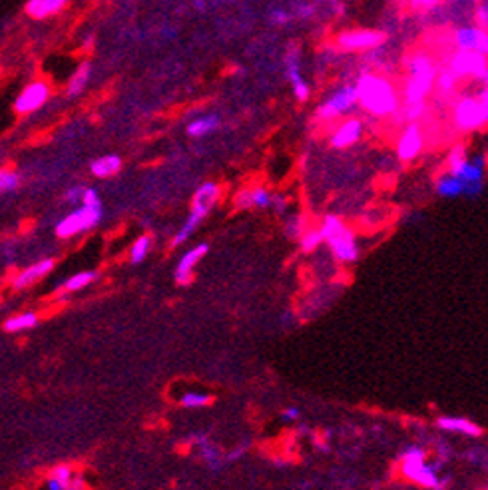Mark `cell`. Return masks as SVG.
Here are the masks:
<instances>
[{
  "instance_id": "6da1fadb",
  "label": "cell",
  "mask_w": 488,
  "mask_h": 490,
  "mask_svg": "<svg viewBox=\"0 0 488 490\" xmlns=\"http://www.w3.org/2000/svg\"><path fill=\"white\" fill-rule=\"evenodd\" d=\"M355 90L359 108L373 118H391L401 108L399 90L387 76L363 72L355 82Z\"/></svg>"
},
{
  "instance_id": "7a4b0ae2",
  "label": "cell",
  "mask_w": 488,
  "mask_h": 490,
  "mask_svg": "<svg viewBox=\"0 0 488 490\" xmlns=\"http://www.w3.org/2000/svg\"><path fill=\"white\" fill-rule=\"evenodd\" d=\"M407 82L403 88V104H423L433 92L438 76L436 60L425 50H416L407 60Z\"/></svg>"
},
{
  "instance_id": "3957f363",
  "label": "cell",
  "mask_w": 488,
  "mask_h": 490,
  "mask_svg": "<svg viewBox=\"0 0 488 490\" xmlns=\"http://www.w3.org/2000/svg\"><path fill=\"white\" fill-rule=\"evenodd\" d=\"M323 241L329 245L333 257L341 263H353L359 257V244L357 235L339 215H325L319 225Z\"/></svg>"
},
{
  "instance_id": "277c9868",
  "label": "cell",
  "mask_w": 488,
  "mask_h": 490,
  "mask_svg": "<svg viewBox=\"0 0 488 490\" xmlns=\"http://www.w3.org/2000/svg\"><path fill=\"white\" fill-rule=\"evenodd\" d=\"M399 470L404 479L429 490H445L446 480L438 474V469L429 462L426 452L421 447L404 448L399 458Z\"/></svg>"
},
{
  "instance_id": "5b68a950",
  "label": "cell",
  "mask_w": 488,
  "mask_h": 490,
  "mask_svg": "<svg viewBox=\"0 0 488 490\" xmlns=\"http://www.w3.org/2000/svg\"><path fill=\"white\" fill-rule=\"evenodd\" d=\"M355 108H359L355 84H343L339 88H335L329 96L319 104L315 118H317L319 122H333L337 118L351 114Z\"/></svg>"
},
{
  "instance_id": "8992f818",
  "label": "cell",
  "mask_w": 488,
  "mask_h": 490,
  "mask_svg": "<svg viewBox=\"0 0 488 490\" xmlns=\"http://www.w3.org/2000/svg\"><path fill=\"white\" fill-rule=\"evenodd\" d=\"M453 124L463 134L480 132L488 126V112L477 96H463L453 108Z\"/></svg>"
},
{
  "instance_id": "52a82bcc",
  "label": "cell",
  "mask_w": 488,
  "mask_h": 490,
  "mask_svg": "<svg viewBox=\"0 0 488 490\" xmlns=\"http://www.w3.org/2000/svg\"><path fill=\"white\" fill-rule=\"evenodd\" d=\"M385 42H387V34L375 28H349V30H341L335 36V46L341 52L349 54L371 52L381 48Z\"/></svg>"
},
{
  "instance_id": "ba28073f",
  "label": "cell",
  "mask_w": 488,
  "mask_h": 490,
  "mask_svg": "<svg viewBox=\"0 0 488 490\" xmlns=\"http://www.w3.org/2000/svg\"><path fill=\"white\" fill-rule=\"evenodd\" d=\"M448 68L460 80L472 78L482 86H488V58L484 54L472 52V50H457L450 56Z\"/></svg>"
},
{
  "instance_id": "9c48e42d",
  "label": "cell",
  "mask_w": 488,
  "mask_h": 490,
  "mask_svg": "<svg viewBox=\"0 0 488 490\" xmlns=\"http://www.w3.org/2000/svg\"><path fill=\"white\" fill-rule=\"evenodd\" d=\"M102 222V207H88V205H80L74 212L68 213L56 224V235L68 239L74 235L82 234V232H90L96 225Z\"/></svg>"
},
{
  "instance_id": "30bf717a",
  "label": "cell",
  "mask_w": 488,
  "mask_h": 490,
  "mask_svg": "<svg viewBox=\"0 0 488 490\" xmlns=\"http://www.w3.org/2000/svg\"><path fill=\"white\" fill-rule=\"evenodd\" d=\"M423 149H425V134L421 124L409 122L397 138V146H395L397 158L404 164H411L423 154Z\"/></svg>"
},
{
  "instance_id": "8fae6325",
  "label": "cell",
  "mask_w": 488,
  "mask_h": 490,
  "mask_svg": "<svg viewBox=\"0 0 488 490\" xmlns=\"http://www.w3.org/2000/svg\"><path fill=\"white\" fill-rule=\"evenodd\" d=\"M48 98H50V84L44 80H34L28 86H24V90L14 102V110L16 114L26 116V114L40 110L48 102Z\"/></svg>"
},
{
  "instance_id": "7c38bea8",
  "label": "cell",
  "mask_w": 488,
  "mask_h": 490,
  "mask_svg": "<svg viewBox=\"0 0 488 490\" xmlns=\"http://www.w3.org/2000/svg\"><path fill=\"white\" fill-rule=\"evenodd\" d=\"M487 166H488V156L487 154H478L475 158H468L467 164L457 171H450L458 176L465 188H467V195H477L480 190H482V183H484V173H487Z\"/></svg>"
},
{
  "instance_id": "4fadbf2b",
  "label": "cell",
  "mask_w": 488,
  "mask_h": 490,
  "mask_svg": "<svg viewBox=\"0 0 488 490\" xmlns=\"http://www.w3.org/2000/svg\"><path fill=\"white\" fill-rule=\"evenodd\" d=\"M365 134V122L361 118H345L343 122H339L335 130L331 132L329 144L331 148L335 149H347L351 146H355Z\"/></svg>"
},
{
  "instance_id": "5bb4252c",
  "label": "cell",
  "mask_w": 488,
  "mask_h": 490,
  "mask_svg": "<svg viewBox=\"0 0 488 490\" xmlns=\"http://www.w3.org/2000/svg\"><path fill=\"white\" fill-rule=\"evenodd\" d=\"M453 40L458 50H472V52L484 54L488 58V28H482L478 24L460 26L453 33Z\"/></svg>"
},
{
  "instance_id": "9a60e30c",
  "label": "cell",
  "mask_w": 488,
  "mask_h": 490,
  "mask_svg": "<svg viewBox=\"0 0 488 490\" xmlns=\"http://www.w3.org/2000/svg\"><path fill=\"white\" fill-rule=\"evenodd\" d=\"M285 76L291 84L293 96L297 102H307L311 98V88H309L307 80L301 74V62H299L297 50H291L285 58Z\"/></svg>"
},
{
  "instance_id": "2e32d148",
  "label": "cell",
  "mask_w": 488,
  "mask_h": 490,
  "mask_svg": "<svg viewBox=\"0 0 488 490\" xmlns=\"http://www.w3.org/2000/svg\"><path fill=\"white\" fill-rule=\"evenodd\" d=\"M208 249H210V245L208 244H198L195 247L188 249V251L180 257L178 267H176V273H174V275H176V281H178L180 285H188L191 279H193V269H195V266L205 257Z\"/></svg>"
},
{
  "instance_id": "e0dca14e",
  "label": "cell",
  "mask_w": 488,
  "mask_h": 490,
  "mask_svg": "<svg viewBox=\"0 0 488 490\" xmlns=\"http://www.w3.org/2000/svg\"><path fill=\"white\" fill-rule=\"evenodd\" d=\"M52 269H54V259H42V261H38V263H34V266L22 269L21 273L12 279V287L16 289V291L30 287V285H34V283H38L40 279L46 278Z\"/></svg>"
},
{
  "instance_id": "ac0fdd59",
  "label": "cell",
  "mask_w": 488,
  "mask_h": 490,
  "mask_svg": "<svg viewBox=\"0 0 488 490\" xmlns=\"http://www.w3.org/2000/svg\"><path fill=\"white\" fill-rule=\"evenodd\" d=\"M220 193H222V190H220V186L215 181H205L193 193V198H191V210L203 213L208 217V213L212 212L217 200H220Z\"/></svg>"
},
{
  "instance_id": "d6986e66",
  "label": "cell",
  "mask_w": 488,
  "mask_h": 490,
  "mask_svg": "<svg viewBox=\"0 0 488 490\" xmlns=\"http://www.w3.org/2000/svg\"><path fill=\"white\" fill-rule=\"evenodd\" d=\"M436 426L446 431V433L465 435V437H480L482 435V428L477 423L465 418V416H438L436 418Z\"/></svg>"
},
{
  "instance_id": "ffe728a7",
  "label": "cell",
  "mask_w": 488,
  "mask_h": 490,
  "mask_svg": "<svg viewBox=\"0 0 488 490\" xmlns=\"http://www.w3.org/2000/svg\"><path fill=\"white\" fill-rule=\"evenodd\" d=\"M70 0H28L26 2V14L36 21H44L48 16H54L66 8Z\"/></svg>"
},
{
  "instance_id": "44dd1931",
  "label": "cell",
  "mask_w": 488,
  "mask_h": 490,
  "mask_svg": "<svg viewBox=\"0 0 488 490\" xmlns=\"http://www.w3.org/2000/svg\"><path fill=\"white\" fill-rule=\"evenodd\" d=\"M436 193L441 198H445V200H455V198H460V195H467V188H465V183L458 176L450 173V171H445L436 180Z\"/></svg>"
},
{
  "instance_id": "7402d4cb",
  "label": "cell",
  "mask_w": 488,
  "mask_h": 490,
  "mask_svg": "<svg viewBox=\"0 0 488 490\" xmlns=\"http://www.w3.org/2000/svg\"><path fill=\"white\" fill-rule=\"evenodd\" d=\"M122 170V158L116 156V154H108V156H102L90 164V171L94 173L96 178L100 180H106V178H112L116 176L118 171Z\"/></svg>"
},
{
  "instance_id": "603a6c76",
  "label": "cell",
  "mask_w": 488,
  "mask_h": 490,
  "mask_svg": "<svg viewBox=\"0 0 488 490\" xmlns=\"http://www.w3.org/2000/svg\"><path fill=\"white\" fill-rule=\"evenodd\" d=\"M220 124H222V120L217 114H205V116L191 120L188 124V134L191 138H203V136H210L212 132L220 128Z\"/></svg>"
},
{
  "instance_id": "cb8c5ba5",
  "label": "cell",
  "mask_w": 488,
  "mask_h": 490,
  "mask_svg": "<svg viewBox=\"0 0 488 490\" xmlns=\"http://www.w3.org/2000/svg\"><path fill=\"white\" fill-rule=\"evenodd\" d=\"M92 78V66L90 62H82V64L76 68V72L70 78V82L66 86V94L70 98H78L86 88H88V82Z\"/></svg>"
},
{
  "instance_id": "d4e9b609",
  "label": "cell",
  "mask_w": 488,
  "mask_h": 490,
  "mask_svg": "<svg viewBox=\"0 0 488 490\" xmlns=\"http://www.w3.org/2000/svg\"><path fill=\"white\" fill-rule=\"evenodd\" d=\"M205 220V215L200 212H195V210H190V215L186 217V222H183V225L180 227V232L174 235V241H171V247H178V245H183L188 239H190L191 235L195 234V229L202 225V222Z\"/></svg>"
},
{
  "instance_id": "484cf974",
  "label": "cell",
  "mask_w": 488,
  "mask_h": 490,
  "mask_svg": "<svg viewBox=\"0 0 488 490\" xmlns=\"http://www.w3.org/2000/svg\"><path fill=\"white\" fill-rule=\"evenodd\" d=\"M38 315L36 313H32V311H24V313H18V315H14V317H8V319L4 321V331H8V333H18V331H26V329H32V327H36L38 325Z\"/></svg>"
},
{
  "instance_id": "4316f807",
  "label": "cell",
  "mask_w": 488,
  "mask_h": 490,
  "mask_svg": "<svg viewBox=\"0 0 488 490\" xmlns=\"http://www.w3.org/2000/svg\"><path fill=\"white\" fill-rule=\"evenodd\" d=\"M96 279H98V271H80V273H76V275L64 281L60 293H76L80 289L92 285Z\"/></svg>"
},
{
  "instance_id": "83f0119b",
  "label": "cell",
  "mask_w": 488,
  "mask_h": 490,
  "mask_svg": "<svg viewBox=\"0 0 488 490\" xmlns=\"http://www.w3.org/2000/svg\"><path fill=\"white\" fill-rule=\"evenodd\" d=\"M458 82H460V78H458L450 68H445V70H441L438 76H436L435 88L441 92V94H443V96H450V94H455V92H457Z\"/></svg>"
},
{
  "instance_id": "f1b7e54d",
  "label": "cell",
  "mask_w": 488,
  "mask_h": 490,
  "mask_svg": "<svg viewBox=\"0 0 488 490\" xmlns=\"http://www.w3.org/2000/svg\"><path fill=\"white\" fill-rule=\"evenodd\" d=\"M149 251H152V237H149V235H140L138 239L132 244L130 261H132L134 266H140V263L149 256Z\"/></svg>"
},
{
  "instance_id": "f546056e",
  "label": "cell",
  "mask_w": 488,
  "mask_h": 490,
  "mask_svg": "<svg viewBox=\"0 0 488 490\" xmlns=\"http://www.w3.org/2000/svg\"><path fill=\"white\" fill-rule=\"evenodd\" d=\"M468 160V149L467 146L460 142L457 146H453L448 156H446V171H457L460 170Z\"/></svg>"
},
{
  "instance_id": "4dcf8cb0",
  "label": "cell",
  "mask_w": 488,
  "mask_h": 490,
  "mask_svg": "<svg viewBox=\"0 0 488 490\" xmlns=\"http://www.w3.org/2000/svg\"><path fill=\"white\" fill-rule=\"evenodd\" d=\"M299 241V247L305 251V253H311V251H315L319 245L325 244L323 241V235H321V232H319V227H307L305 229V234L301 235L297 239Z\"/></svg>"
},
{
  "instance_id": "1f68e13d",
  "label": "cell",
  "mask_w": 488,
  "mask_h": 490,
  "mask_svg": "<svg viewBox=\"0 0 488 490\" xmlns=\"http://www.w3.org/2000/svg\"><path fill=\"white\" fill-rule=\"evenodd\" d=\"M212 394L208 393H195V391H190V393H183L180 397V405L183 409H203L212 403Z\"/></svg>"
},
{
  "instance_id": "d6a6232c",
  "label": "cell",
  "mask_w": 488,
  "mask_h": 490,
  "mask_svg": "<svg viewBox=\"0 0 488 490\" xmlns=\"http://www.w3.org/2000/svg\"><path fill=\"white\" fill-rule=\"evenodd\" d=\"M251 198H254V207H257V210H269L273 205V193L263 186L251 188Z\"/></svg>"
},
{
  "instance_id": "836d02e7",
  "label": "cell",
  "mask_w": 488,
  "mask_h": 490,
  "mask_svg": "<svg viewBox=\"0 0 488 490\" xmlns=\"http://www.w3.org/2000/svg\"><path fill=\"white\" fill-rule=\"evenodd\" d=\"M21 186V178L18 173L12 170H0V193H11L18 190Z\"/></svg>"
},
{
  "instance_id": "e575fe53",
  "label": "cell",
  "mask_w": 488,
  "mask_h": 490,
  "mask_svg": "<svg viewBox=\"0 0 488 490\" xmlns=\"http://www.w3.org/2000/svg\"><path fill=\"white\" fill-rule=\"evenodd\" d=\"M305 229H307V225H305V222H303V217H301V215H291V217L287 220V224H285L287 237H291V239H299L301 235L305 234Z\"/></svg>"
},
{
  "instance_id": "d590c367",
  "label": "cell",
  "mask_w": 488,
  "mask_h": 490,
  "mask_svg": "<svg viewBox=\"0 0 488 490\" xmlns=\"http://www.w3.org/2000/svg\"><path fill=\"white\" fill-rule=\"evenodd\" d=\"M50 477H52V479L62 480V482H70V480L74 479V470H72L70 465H56V467L50 470Z\"/></svg>"
},
{
  "instance_id": "8d00e7d4",
  "label": "cell",
  "mask_w": 488,
  "mask_h": 490,
  "mask_svg": "<svg viewBox=\"0 0 488 490\" xmlns=\"http://www.w3.org/2000/svg\"><path fill=\"white\" fill-rule=\"evenodd\" d=\"M235 207L237 210H251L254 207V198H251V188H247V190H242V192H237V195H235Z\"/></svg>"
},
{
  "instance_id": "74e56055",
  "label": "cell",
  "mask_w": 488,
  "mask_h": 490,
  "mask_svg": "<svg viewBox=\"0 0 488 490\" xmlns=\"http://www.w3.org/2000/svg\"><path fill=\"white\" fill-rule=\"evenodd\" d=\"M291 21V12H287L285 8H273L269 12V22L276 26H285Z\"/></svg>"
},
{
  "instance_id": "f35d334b",
  "label": "cell",
  "mask_w": 488,
  "mask_h": 490,
  "mask_svg": "<svg viewBox=\"0 0 488 490\" xmlns=\"http://www.w3.org/2000/svg\"><path fill=\"white\" fill-rule=\"evenodd\" d=\"M80 205H88V207H102L100 193L96 192L94 188H86L84 198H82V203H80Z\"/></svg>"
},
{
  "instance_id": "ab89813d",
  "label": "cell",
  "mask_w": 488,
  "mask_h": 490,
  "mask_svg": "<svg viewBox=\"0 0 488 490\" xmlns=\"http://www.w3.org/2000/svg\"><path fill=\"white\" fill-rule=\"evenodd\" d=\"M315 14V4L311 2H297L295 4V16L299 18H311Z\"/></svg>"
},
{
  "instance_id": "60d3db41",
  "label": "cell",
  "mask_w": 488,
  "mask_h": 490,
  "mask_svg": "<svg viewBox=\"0 0 488 490\" xmlns=\"http://www.w3.org/2000/svg\"><path fill=\"white\" fill-rule=\"evenodd\" d=\"M84 186H74L66 192V202L68 203H82V198H84Z\"/></svg>"
},
{
  "instance_id": "b9f144b4",
  "label": "cell",
  "mask_w": 488,
  "mask_h": 490,
  "mask_svg": "<svg viewBox=\"0 0 488 490\" xmlns=\"http://www.w3.org/2000/svg\"><path fill=\"white\" fill-rule=\"evenodd\" d=\"M477 21H478V26L488 28V2H482V4L478 6Z\"/></svg>"
},
{
  "instance_id": "7bdbcfd3",
  "label": "cell",
  "mask_w": 488,
  "mask_h": 490,
  "mask_svg": "<svg viewBox=\"0 0 488 490\" xmlns=\"http://www.w3.org/2000/svg\"><path fill=\"white\" fill-rule=\"evenodd\" d=\"M299 416H301V413H299L297 406H287V409H283V413H281V418L285 423H295V421H299Z\"/></svg>"
},
{
  "instance_id": "ee69618b",
  "label": "cell",
  "mask_w": 488,
  "mask_h": 490,
  "mask_svg": "<svg viewBox=\"0 0 488 490\" xmlns=\"http://www.w3.org/2000/svg\"><path fill=\"white\" fill-rule=\"evenodd\" d=\"M438 0H411V6L416 11H431Z\"/></svg>"
},
{
  "instance_id": "f6af8a7d",
  "label": "cell",
  "mask_w": 488,
  "mask_h": 490,
  "mask_svg": "<svg viewBox=\"0 0 488 490\" xmlns=\"http://www.w3.org/2000/svg\"><path fill=\"white\" fill-rule=\"evenodd\" d=\"M271 207H276L277 213H283L287 210V198L285 195H279V193H276L273 195V205Z\"/></svg>"
},
{
  "instance_id": "bcb514c9",
  "label": "cell",
  "mask_w": 488,
  "mask_h": 490,
  "mask_svg": "<svg viewBox=\"0 0 488 490\" xmlns=\"http://www.w3.org/2000/svg\"><path fill=\"white\" fill-rule=\"evenodd\" d=\"M66 490H86L84 480L80 479V477H74V479H72V482L68 484V489Z\"/></svg>"
},
{
  "instance_id": "7dc6e473",
  "label": "cell",
  "mask_w": 488,
  "mask_h": 490,
  "mask_svg": "<svg viewBox=\"0 0 488 490\" xmlns=\"http://www.w3.org/2000/svg\"><path fill=\"white\" fill-rule=\"evenodd\" d=\"M477 98L482 102V106L487 108V112H488V86H482V88L478 90Z\"/></svg>"
},
{
  "instance_id": "c3c4849f",
  "label": "cell",
  "mask_w": 488,
  "mask_h": 490,
  "mask_svg": "<svg viewBox=\"0 0 488 490\" xmlns=\"http://www.w3.org/2000/svg\"><path fill=\"white\" fill-rule=\"evenodd\" d=\"M195 8H198V11H205V4H203V0H195Z\"/></svg>"
}]
</instances>
